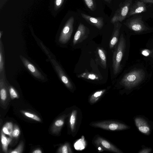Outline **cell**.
I'll list each match as a JSON object with an SVG mask.
<instances>
[{
	"label": "cell",
	"mask_w": 153,
	"mask_h": 153,
	"mask_svg": "<svg viewBox=\"0 0 153 153\" xmlns=\"http://www.w3.org/2000/svg\"><path fill=\"white\" fill-rule=\"evenodd\" d=\"M145 73L143 69H136L126 74L120 83L126 88H131L142 82L145 79Z\"/></svg>",
	"instance_id": "6da1fadb"
},
{
	"label": "cell",
	"mask_w": 153,
	"mask_h": 153,
	"mask_svg": "<svg viewBox=\"0 0 153 153\" xmlns=\"http://www.w3.org/2000/svg\"><path fill=\"white\" fill-rule=\"evenodd\" d=\"M126 47V40L123 34L122 33L117 45L113 53L112 67L114 75L119 73L121 69V62Z\"/></svg>",
	"instance_id": "7a4b0ae2"
},
{
	"label": "cell",
	"mask_w": 153,
	"mask_h": 153,
	"mask_svg": "<svg viewBox=\"0 0 153 153\" xmlns=\"http://www.w3.org/2000/svg\"><path fill=\"white\" fill-rule=\"evenodd\" d=\"M132 4V0H125L120 3L111 19V22L113 24L117 22H122L127 17Z\"/></svg>",
	"instance_id": "3957f363"
},
{
	"label": "cell",
	"mask_w": 153,
	"mask_h": 153,
	"mask_svg": "<svg viewBox=\"0 0 153 153\" xmlns=\"http://www.w3.org/2000/svg\"><path fill=\"white\" fill-rule=\"evenodd\" d=\"M90 125L95 128L112 131L123 130L128 128V127L124 124L111 120L93 122Z\"/></svg>",
	"instance_id": "277c9868"
},
{
	"label": "cell",
	"mask_w": 153,
	"mask_h": 153,
	"mask_svg": "<svg viewBox=\"0 0 153 153\" xmlns=\"http://www.w3.org/2000/svg\"><path fill=\"white\" fill-rule=\"evenodd\" d=\"M124 24L130 29L137 33H141L148 29L143 21L141 16L128 19Z\"/></svg>",
	"instance_id": "5b68a950"
},
{
	"label": "cell",
	"mask_w": 153,
	"mask_h": 153,
	"mask_svg": "<svg viewBox=\"0 0 153 153\" xmlns=\"http://www.w3.org/2000/svg\"><path fill=\"white\" fill-rule=\"evenodd\" d=\"M74 19L70 17L65 24L60 34L59 41L61 44L66 43L70 39L73 31Z\"/></svg>",
	"instance_id": "8992f818"
},
{
	"label": "cell",
	"mask_w": 153,
	"mask_h": 153,
	"mask_svg": "<svg viewBox=\"0 0 153 153\" xmlns=\"http://www.w3.org/2000/svg\"><path fill=\"white\" fill-rule=\"evenodd\" d=\"M95 146L100 150L105 151L117 153L123 152L115 146L105 139L97 136L94 141Z\"/></svg>",
	"instance_id": "52a82bcc"
},
{
	"label": "cell",
	"mask_w": 153,
	"mask_h": 153,
	"mask_svg": "<svg viewBox=\"0 0 153 153\" xmlns=\"http://www.w3.org/2000/svg\"><path fill=\"white\" fill-rule=\"evenodd\" d=\"M90 33L89 29L81 23L79 24L74 36L73 43L75 45L82 42L87 38Z\"/></svg>",
	"instance_id": "ba28073f"
},
{
	"label": "cell",
	"mask_w": 153,
	"mask_h": 153,
	"mask_svg": "<svg viewBox=\"0 0 153 153\" xmlns=\"http://www.w3.org/2000/svg\"><path fill=\"white\" fill-rule=\"evenodd\" d=\"M147 7L146 3L137 0L131 7L127 17L133 15L144 12L146 11Z\"/></svg>",
	"instance_id": "9c48e42d"
},
{
	"label": "cell",
	"mask_w": 153,
	"mask_h": 153,
	"mask_svg": "<svg viewBox=\"0 0 153 153\" xmlns=\"http://www.w3.org/2000/svg\"><path fill=\"white\" fill-rule=\"evenodd\" d=\"M82 17L90 24L94 26L99 30L101 29L104 24L103 18L101 17H94L82 13Z\"/></svg>",
	"instance_id": "30bf717a"
},
{
	"label": "cell",
	"mask_w": 153,
	"mask_h": 153,
	"mask_svg": "<svg viewBox=\"0 0 153 153\" xmlns=\"http://www.w3.org/2000/svg\"><path fill=\"white\" fill-rule=\"evenodd\" d=\"M51 61L53 63L55 69L62 82L67 88L70 89H72L73 88L72 83L60 66L54 60H51Z\"/></svg>",
	"instance_id": "8fae6325"
},
{
	"label": "cell",
	"mask_w": 153,
	"mask_h": 153,
	"mask_svg": "<svg viewBox=\"0 0 153 153\" xmlns=\"http://www.w3.org/2000/svg\"><path fill=\"white\" fill-rule=\"evenodd\" d=\"M113 24L114 27L109 43V48L111 49L114 48L118 42L120 29L122 26L120 22H115Z\"/></svg>",
	"instance_id": "7c38bea8"
},
{
	"label": "cell",
	"mask_w": 153,
	"mask_h": 153,
	"mask_svg": "<svg viewBox=\"0 0 153 153\" xmlns=\"http://www.w3.org/2000/svg\"><path fill=\"white\" fill-rule=\"evenodd\" d=\"M20 58L25 66L35 77L39 79H44V76L33 65L23 56H20Z\"/></svg>",
	"instance_id": "4fadbf2b"
},
{
	"label": "cell",
	"mask_w": 153,
	"mask_h": 153,
	"mask_svg": "<svg viewBox=\"0 0 153 153\" xmlns=\"http://www.w3.org/2000/svg\"><path fill=\"white\" fill-rule=\"evenodd\" d=\"M134 120L136 125L140 132L147 135L150 133L149 126L144 119L140 117H136Z\"/></svg>",
	"instance_id": "5bb4252c"
},
{
	"label": "cell",
	"mask_w": 153,
	"mask_h": 153,
	"mask_svg": "<svg viewBox=\"0 0 153 153\" xmlns=\"http://www.w3.org/2000/svg\"><path fill=\"white\" fill-rule=\"evenodd\" d=\"M66 117L67 116L66 115H64L54 122L51 129L53 133L57 134L59 133L64 125L65 120Z\"/></svg>",
	"instance_id": "9a60e30c"
},
{
	"label": "cell",
	"mask_w": 153,
	"mask_h": 153,
	"mask_svg": "<svg viewBox=\"0 0 153 153\" xmlns=\"http://www.w3.org/2000/svg\"><path fill=\"white\" fill-rule=\"evenodd\" d=\"M96 52L100 65L103 68H106L107 67L106 52L102 48L98 47Z\"/></svg>",
	"instance_id": "2e32d148"
},
{
	"label": "cell",
	"mask_w": 153,
	"mask_h": 153,
	"mask_svg": "<svg viewBox=\"0 0 153 153\" xmlns=\"http://www.w3.org/2000/svg\"><path fill=\"white\" fill-rule=\"evenodd\" d=\"M0 87L1 102L2 105L5 104L7 102L8 97L7 90L3 80L1 79Z\"/></svg>",
	"instance_id": "e0dca14e"
},
{
	"label": "cell",
	"mask_w": 153,
	"mask_h": 153,
	"mask_svg": "<svg viewBox=\"0 0 153 153\" xmlns=\"http://www.w3.org/2000/svg\"><path fill=\"white\" fill-rule=\"evenodd\" d=\"M3 132L1 131V142L3 151L5 153L7 152V148L9 144L12 141L11 137H7Z\"/></svg>",
	"instance_id": "ac0fdd59"
},
{
	"label": "cell",
	"mask_w": 153,
	"mask_h": 153,
	"mask_svg": "<svg viewBox=\"0 0 153 153\" xmlns=\"http://www.w3.org/2000/svg\"><path fill=\"white\" fill-rule=\"evenodd\" d=\"M77 111L74 109L72 111L69 118V123L71 131L74 132L76 129Z\"/></svg>",
	"instance_id": "d6986e66"
},
{
	"label": "cell",
	"mask_w": 153,
	"mask_h": 153,
	"mask_svg": "<svg viewBox=\"0 0 153 153\" xmlns=\"http://www.w3.org/2000/svg\"><path fill=\"white\" fill-rule=\"evenodd\" d=\"M105 91V89H103L95 92L91 95L89 98L90 103L93 104L97 102L103 95Z\"/></svg>",
	"instance_id": "ffe728a7"
},
{
	"label": "cell",
	"mask_w": 153,
	"mask_h": 153,
	"mask_svg": "<svg viewBox=\"0 0 153 153\" xmlns=\"http://www.w3.org/2000/svg\"><path fill=\"white\" fill-rule=\"evenodd\" d=\"M13 126L11 122H7L4 124L2 128L1 131L5 134L7 135L12 137V133Z\"/></svg>",
	"instance_id": "44dd1931"
},
{
	"label": "cell",
	"mask_w": 153,
	"mask_h": 153,
	"mask_svg": "<svg viewBox=\"0 0 153 153\" xmlns=\"http://www.w3.org/2000/svg\"><path fill=\"white\" fill-rule=\"evenodd\" d=\"M78 77L91 80L99 79V77L97 75L88 72H85L80 74L78 76Z\"/></svg>",
	"instance_id": "7402d4cb"
},
{
	"label": "cell",
	"mask_w": 153,
	"mask_h": 153,
	"mask_svg": "<svg viewBox=\"0 0 153 153\" xmlns=\"http://www.w3.org/2000/svg\"><path fill=\"white\" fill-rule=\"evenodd\" d=\"M57 152L58 153H72L73 152L70 144L68 143H66L59 148Z\"/></svg>",
	"instance_id": "603a6c76"
},
{
	"label": "cell",
	"mask_w": 153,
	"mask_h": 153,
	"mask_svg": "<svg viewBox=\"0 0 153 153\" xmlns=\"http://www.w3.org/2000/svg\"><path fill=\"white\" fill-rule=\"evenodd\" d=\"M87 7L91 11H94L96 8L95 0H83Z\"/></svg>",
	"instance_id": "cb8c5ba5"
},
{
	"label": "cell",
	"mask_w": 153,
	"mask_h": 153,
	"mask_svg": "<svg viewBox=\"0 0 153 153\" xmlns=\"http://www.w3.org/2000/svg\"><path fill=\"white\" fill-rule=\"evenodd\" d=\"M21 112L25 116L28 118L40 122L41 121L40 118L35 114L25 111H22Z\"/></svg>",
	"instance_id": "d4e9b609"
},
{
	"label": "cell",
	"mask_w": 153,
	"mask_h": 153,
	"mask_svg": "<svg viewBox=\"0 0 153 153\" xmlns=\"http://www.w3.org/2000/svg\"><path fill=\"white\" fill-rule=\"evenodd\" d=\"M24 144L22 141L20 143L17 148L9 152L10 153H21L23 152Z\"/></svg>",
	"instance_id": "484cf974"
},
{
	"label": "cell",
	"mask_w": 153,
	"mask_h": 153,
	"mask_svg": "<svg viewBox=\"0 0 153 153\" xmlns=\"http://www.w3.org/2000/svg\"><path fill=\"white\" fill-rule=\"evenodd\" d=\"M9 92L10 98L12 99L19 98L18 95L15 89L12 87L9 88Z\"/></svg>",
	"instance_id": "4316f807"
},
{
	"label": "cell",
	"mask_w": 153,
	"mask_h": 153,
	"mask_svg": "<svg viewBox=\"0 0 153 153\" xmlns=\"http://www.w3.org/2000/svg\"><path fill=\"white\" fill-rule=\"evenodd\" d=\"M20 129L18 126L16 125H15L12 133V137L14 138L18 137L20 135Z\"/></svg>",
	"instance_id": "83f0119b"
},
{
	"label": "cell",
	"mask_w": 153,
	"mask_h": 153,
	"mask_svg": "<svg viewBox=\"0 0 153 153\" xmlns=\"http://www.w3.org/2000/svg\"><path fill=\"white\" fill-rule=\"evenodd\" d=\"M64 0H55L54 1V10H57L62 6Z\"/></svg>",
	"instance_id": "f1b7e54d"
},
{
	"label": "cell",
	"mask_w": 153,
	"mask_h": 153,
	"mask_svg": "<svg viewBox=\"0 0 153 153\" xmlns=\"http://www.w3.org/2000/svg\"><path fill=\"white\" fill-rule=\"evenodd\" d=\"M3 58V56L1 51V46H0V72L3 71L4 68V64Z\"/></svg>",
	"instance_id": "f546056e"
},
{
	"label": "cell",
	"mask_w": 153,
	"mask_h": 153,
	"mask_svg": "<svg viewBox=\"0 0 153 153\" xmlns=\"http://www.w3.org/2000/svg\"><path fill=\"white\" fill-rule=\"evenodd\" d=\"M152 151L151 149L146 148L143 149L139 152L140 153H149L150 152Z\"/></svg>",
	"instance_id": "4dcf8cb0"
},
{
	"label": "cell",
	"mask_w": 153,
	"mask_h": 153,
	"mask_svg": "<svg viewBox=\"0 0 153 153\" xmlns=\"http://www.w3.org/2000/svg\"><path fill=\"white\" fill-rule=\"evenodd\" d=\"M145 3L153 4V0H139Z\"/></svg>",
	"instance_id": "1f68e13d"
},
{
	"label": "cell",
	"mask_w": 153,
	"mask_h": 153,
	"mask_svg": "<svg viewBox=\"0 0 153 153\" xmlns=\"http://www.w3.org/2000/svg\"><path fill=\"white\" fill-rule=\"evenodd\" d=\"M33 153H42V152L39 149H37L34 150L32 152Z\"/></svg>",
	"instance_id": "d6a6232c"
},
{
	"label": "cell",
	"mask_w": 153,
	"mask_h": 153,
	"mask_svg": "<svg viewBox=\"0 0 153 153\" xmlns=\"http://www.w3.org/2000/svg\"><path fill=\"white\" fill-rule=\"evenodd\" d=\"M105 1L108 3H110L111 1L112 0H104Z\"/></svg>",
	"instance_id": "836d02e7"
},
{
	"label": "cell",
	"mask_w": 153,
	"mask_h": 153,
	"mask_svg": "<svg viewBox=\"0 0 153 153\" xmlns=\"http://www.w3.org/2000/svg\"><path fill=\"white\" fill-rule=\"evenodd\" d=\"M1 31L0 32V38H1Z\"/></svg>",
	"instance_id": "e575fe53"
},
{
	"label": "cell",
	"mask_w": 153,
	"mask_h": 153,
	"mask_svg": "<svg viewBox=\"0 0 153 153\" xmlns=\"http://www.w3.org/2000/svg\"></svg>",
	"instance_id": "d590c367"
}]
</instances>
